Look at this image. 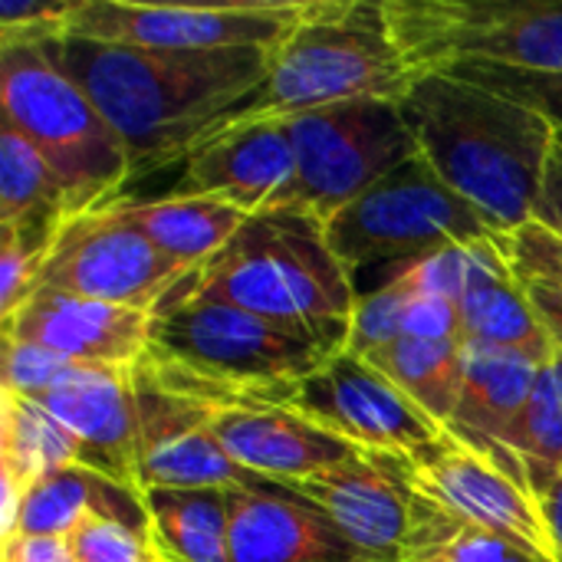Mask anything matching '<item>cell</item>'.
<instances>
[{
	"label": "cell",
	"instance_id": "6da1fadb",
	"mask_svg": "<svg viewBox=\"0 0 562 562\" xmlns=\"http://www.w3.org/2000/svg\"><path fill=\"white\" fill-rule=\"evenodd\" d=\"M46 46L119 132L135 178L188 158L263 86L273 56V49L171 53L79 36Z\"/></svg>",
	"mask_w": 562,
	"mask_h": 562
},
{
	"label": "cell",
	"instance_id": "7a4b0ae2",
	"mask_svg": "<svg viewBox=\"0 0 562 562\" xmlns=\"http://www.w3.org/2000/svg\"><path fill=\"white\" fill-rule=\"evenodd\" d=\"M398 105L422 158L497 234L533 221L560 142L543 112L448 69L422 72Z\"/></svg>",
	"mask_w": 562,
	"mask_h": 562
},
{
	"label": "cell",
	"instance_id": "3957f363",
	"mask_svg": "<svg viewBox=\"0 0 562 562\" xmlns=\"http://www.w3.org/2000/svg\"><path fill=\"white\" fill-rule=\"evenodd\" d=\"M346 349L349 319H270L175 290L151 316L145 359L165 385L221 408L280 402L300 379Z\"/></svg>",
	"mask_w": 562,
	"mask_h": 562
},
{
	"label": "cell",
	"instance_id": "277c9868",
	"mask_svg": "<svg viewBox=\"0 0 562 562\" xmlns=\"http://www.w3.org/2000/svg\"><path fill=\"white\" fill-rule=\"evenodd\" d=\"M418 76L392 33L385 3L319 0L273 49L263 86L227 122L290 119L362 99L398 102Z\"/></svg>",
	"mask_w": 562,
	"mask_h": 562
},
{
	"label": "cell",
	"instance_id": "5b68a950",
	"mask_svg": "<svg viewBox=\"0 0 562 562\" xmlns=\"http://www.w3.org/2000/svg\"><path fill=\"white\" fill-rule=\"evenodd\" d=\"M178 293L293 323L349 319L359 300L352 273L326 240V224L296 211L250 214L217 257L184 277Z\"/></svg>",
	"mask_w": 562,
	"mask_h": 562
},
{
	"label": "cell",
	"instance_id": "8992f818",
	"mask_svg": "<svg viewBox=\"0 0 562 562\" xmlns=\"http://www.w3.org/2000/svg\"><path fill=\"white\" fill-rule=\"evenodd\" d=\"M3 122H10L59 178L69 217L115 204L122 184L135 178L132 158L89 99V92L56 63L49 46L0 49Z\"/></svg>",
	"mask_w": 562,
	"mask_h": 562
},
{
	"label": "cell",
	"instance_id": "52a82bcc",
	"mask_svg": "<svg viewBox=\"0 0 562 562\" xmlns=\"http://www.w3.org/2000/svg\"><path fill=\"white\" fill-rule=\"evenodd\" d=\"M385 13L418 72L494 63L562 76V0H385Z\"/></svg>",
	"mask_w": 562,
	"mask_h": 562
},
{
	"label": "cell",
	"instance_id": "ba28073f",
	"mask_svg": "<svg viewBox=\"0 0 562 562\" xmlns=\"http://www.w3.org/2000/svg\"><path fill=\"white\" fill-rule=\"evenodd\" d=\"M296 178L277 211L333 221L385 175L422 155L392 99H362L290 115Z\"/></svg>",
	"mask_w": 562,
	"mask_h": 562
},
{
	"label": "cell",
	"instance_id": "9c48e42d",
	"mask_svg": "<svg viewBox=\"0 0 562 562\" xmlns=\"http://www.w3.org/2000/svg\"><path fill=\"white\" fill-rule=\"evenodd\" d=\"M487 237L501 234L422 155L408 158L326 221V240L349 273L375 263L398 267L438 247Z\"/></svg>",
	"mask_w": 562,
	"mask_h": 562
},
{
	"label": "cell",
	"instance_id": "30bf717a",
	"mask_svg": "<svg viewBox=\"0 0 562 562\" xmlns=\"http://www.w3.org/2000/svg\"><path fill=\"white\" fill-rule=\"evenodd\" d=\"M283 487L313 501L362 553L379 562H435L464 530V524L405 477L398 454L366 451L342 468Z\"/></svg>",
	"mask_w": 562,
	"mask_h": 562
},
{
	"label": "cell",
	"instance_id": "8fae6325",
	"mask_svg": "<svg viewBox=\"0 0 562 562\" xmlns=\"http://www.w3.org/2000/svg\"><path fill=\"white\" fill-rule=\"evenodd\" d=\"M319 0H260L224 7H171L128 0H76L66 36L171 53L277 49Z\"/></svg>",
	"mask_w": 562,
	"mask_h": 562
},
{
	"label": "cell",
	"instance_id": "7c38bea8",
	"mask_svg": "<svg viewBox=\"0 0 562 562\" xmlns=\"http://www.w3.org/2000/svg\"><path fill=\"white\" fill-rule=\"evenodd\" d=\"M188 273L128 224L119 204H109L66 217L33 293H66L155 313Z\"/></svg>",
	"mask_w": 562,
	"mask_h": 562
},
{
	"label": "cell",
	"instance_id": "4fadbf2b",
	"mask_svg": "<svg viewBox=\"0 0 562 562\" xmlns=\"http://www.w3.org/2000/svg\"><path fill=\"white\" fill-rule=\"evenodd\" d=\"M277 405L372 454H412L445 435L398 385L352 352L300 379Z\"/></svg>",
	"mask_w": 562,
	"mask_h": 562
},
{
	"label": "cell",
	"instance_id": "5bb4252c",
	"mask_svg": "<svg viewBox=\"0 0 562 562\" xmlns=\"http://www.w3.org/2000/svg\"><path fill=\"white\" fill-rule=\"evenodd\" d=\"M138 491L240 487L257 474L244 471L211 428L214 405L184 395L158 379L148 359L132 366Z\"/></svg>",
	"mask_w": 562,
	"mask_h": 562
},
{
	"label": "cell",
	"instance_id": "9a60e30c",
	"mask_svg": "<svg viewBox=\"0 0 562 562\" xmlns=\"http://www.w3.org/2000/svg\"><path fill=\"white\" fill-rule=\"evenodd\" d=\"M398 461L405 477L458 524L507 537L557 560L553 537L527 481L507 474L448 431L412 454H398Z\"/></svg>",
	"mask_w": 562,
	"mask_h": 562
},
{
	"label": "cell",
	"instance_id": "2e32d148",
	"mask_svg": "<svg viewBox=\"0 0 562 562\" xmlns=\"http://www.w3.org/2000/svg\"><path fill=\"white\" fill-rule=\"evenodd\" d=\"M296 178V151L286 119L227 122L188 158L178 194H214L247 214L277 211Z\"/></svg>",
	"mask_w": 562,
	"mask_h": 562
},
{
	"label": "cell",
	"instance_id": "e0dca14e",
	"mask_svg": "<svg viewBox=\"0 0 562 562\" xmlns=\"http://www.w3.org/2000/svg\"><path fill=\"white\" fill-rule=\"evenodd\" d=\"M234 562H379L362 553L313 501L254 477L227 487Z\"/></svg>",
	"mask_w": 562,
	"mask_h": 562
},
{
	"label": "cell",
	"instance_id": "ac0fdd59",
	"mask_svg": "<svg viewBox=\"0 0 562 562\" xmlns=\"http://www.w3.org/2000/svg\"><path fill=\"white\" fill-rule=\"evenodd\" d=\"M148 310L79 300L66 293H33L10 319L3 339L40 346L69 362L89 366H138L151 342Z\"/></svg>",
	"mask_w": 562,
	"mask_h": 562
},
{
	"label": "cell",
	"instance_id": "d6986e66",
	"mask_svg": "<svg viewBox=\"0 0 562 562\" xmlns=\"http://www.w3.org/2000/svg\"><path fill=\"white\" fill-rule=\"evenodd\" d=\"M211 428L244 471L277 484H296L366 454L277 402L221 405L211 415Z\"/></svg>",
	"mask_w": 562,
	"mask_h": 562
},
{
	"label": "cell",
	"instance_id": "ffe728a7",
	"mask_svg": "<svg viewBox=\"0 0 562 562\" xmlns=\"http://www.w3.org/2000/svg\"><path fill=\"white\" fill-rule=\"evenodd\" d=\"M36 405L72 431L86 468L138 487L132 369L76 362Z\"/></svg>",
	"mask_w": 562,
	"mask_h": 562
},
{
	"label": "cell",
	"instance_id": "44dd1931",
	"mask_svg": "<svg viewBox=\"0 0 562 562\" xmlns=\"http://www.w3.org/2000/svg\"><path fill=\"white\" fill-rule=\"evenodd\" d=\"M540 369V362L520 352L464 342V385L454 418L445 431L504 468L507 474L527 481V471L514 454V431L530 402Z\"/></svg>",
	"mask_w": 562,
	"mask_h": 562
},
{
	"label": "cell",
	"instance_id": "7402d4cb",
	"mask_svg": "<svg viewBox=\"0 0 562 562\" xmlns=\"http://www.w3.org/2000/svg\"><path fill=\"white\" fill-rule=\"evenodd\" d=\"M458 306L464 342L510 349L540 366L557 359V346L537 319L527 286L514 273L497 237L474 244V270Z\"/></svg>",
	"mask_w": 562,
	"mask_h": 562
},
{
	"label": "cell",
	"instance_id": "603a6c76",
	"mask_svg": "<svg viewBox=\"0 0 562 562\" xmlns=\"http://www.w3.org/2000/svg\"><path fill=\"white\" fill-rule=\"evenodd\" d=\"M86 517L115 520L148 533V507L138 487L112 481L95 468L69 464L30 484L10 537H69Z\"/></svg>",
	"mask_w": 562,
	"mask_h": 562
},
{
	"label": "cell",
	"instance_id": "cb8c5ba5",
	"mask_svg": "<svg viewBox=\"0 0 562 562\" xmlns=\"http://www.w3.org/2000/svg\"><path fill=\"white\" fill-rule=\"evenodd\" d=\"M122 217L135 224L161 254L191 273L217 257L247 224V211L214 194H168L158 201H115Z\"/></svg>",
	"mask_w": 562,
	"mask_h": 562
},
{
	"label": "cell",
	"instance_id": "d4e9b609",
	"mask_svg": "<svg viewBox=\"0 0 562 562\" xmlns=\"http://www.w3.org/2000/svg\"><path fill=\"white\" fill-rule=\"evenodd\" d=\"M0 454H3V537H10L16 507L30 491V484L49 471L82 464V445L43 405L3 392Z\"/></svg>",
	"mask_w": 562,
	"mask_h": 562
},
{
	"label": "cell",
	"instance_id": "484cf974",
	"mask_svg": "<svg viewBox=\"0 0 562 562\" xmlns=\"http://www.w3.org/2000/svg\"><path fill=\"white\" fill-rule=\"evenodd\" d=\"M158 562H234L227 491H145Z\"/></svg>",
	"mask_w": 562,
	"mask_h": 562
},
{
	"label": "cell",
	"instance_id": "4316f807",
	"mask_svg": "<svg viewBox=\"0 0 562 562\" xmlns=\"http://www.w3.org/2000/svg\"><path fill=\"white\" fill-rule=\"evenodd\" d=\"M392 385H398L431 422L451 425L464 385V342H422L398 336L366 356Z\"/></svg>",
	"mask_w": 562,
	"mask_h": 562
},
{
	"label": "cell",
	"instance_id": "83f0119b",
	"mask_svg": "<svg viewBox=\"0 0 562 562\" xmlns=\"http://www.w3.org/2000/svg\"><path fill=\"white\" fill-rule=\"evenodd\" d=\"M69 201L43 155L10 125H0V227L59 231Z\"/></svg>",
	"mask_w": 562,
	"mask_h": 562
},
{
	"label": "cell",
	"instance_id": "f1b7e54d",
	"mask_svg": "<svg viewBox=\"0 0 562 562\" xmlns=\"http://www.w3.org/2000/svg\"><path fill=\"white\" fill-rule=\"evenodd\" d=\"M514 454L527 471L533 497L562 474V356L547 362L537 375L514 431Z\"/></svg>",
	"mask_w": 562,
	"mask_h": 562
},
{
	"label": "cell",
	"instance_id": "f546056e",
	"mask_svg": "<svg viewBox=\"0 0 562 562\" xmlns=\"http://www.w3.org/2000/svg\"><path fill=\"white\" fill-rule=\"evenodd\" d=\"M59 231L0 227V316L10 319L33 293Z\"/></svg>",
	"mask_w": 562,
	"mask_h": 562
},
{
	"label": "cell",
	"instance_id": "4dcf8cb0",
	"mask_svg": "<svg viewBox=\"0 0 562 562\" xmlns=\"http://www.w3.org/2000/svg\"><path fill=\"white\" fill-rule=\"evenodd\" d=\"M448 72L461 79H474L494 92H504L537 112H543L562 138V76L553 72H527V69H510V66H494V63H454L445 66Z\"/></svg>",
	"mask_w": 562,
	"mask_h": 562
},
{
	"label": "cell",
	"instance_id": "1f68e13d",
	"mask_svg": "<svg viewBox=\"0 0 562 562\" xmlns=\"http://www.w3.org/2000/svg\"><path fill=\"white\" fill-rule=\"evenodd\" d=\"M408 300L412 296L392 280H385L375 293L359 296L356 310L349 316V349L346 352L366 359L369 352L395 342L402 336V316H405Z\"/></svg>",
	"mask_w": 562,
	"mask_h": 562
},
{
	"label": "cell",
	"instance_id": "d6a6232c",
	"mask_svg": "<svg viewBox=\"0 0 562 562\" xmlns=\"http://www.w3.org/2000/svg\"><path fill=\"white\" fill-rule=\"evenodd\" d=\"M66 543L72 562H158L148 533L102 517H86Z\"/></svg>",
	"mask_w": 562,
	"mask_h": 562
},
{
	"label": "cell",
	"instance_id": "836d02e7",
	"mask_svg": "<svg viewBox=\"0 0 562 562\" xmlns=\"http://www.w3.org/2000/svg\"><path fill=\"white\" fill-rule=\"evenodd\" d=\"M76 0H0V49L43 46L66 36Z\"/></svg>",
	"mask_w": 562,
	"mask_h": 562
},
{
	"label": "cell",
	"instance_id": "e575fe53",
	"mask_svg": "<svg viewBox=\"0 0 562 562\" xmlns=\"http://www.w3.org/2000/svg\"><path fill=\"white\" fill-rule=\"evenodd\" d=\"M72 366L76 362L40 346L3 339V392H13L26 402H40Z\"/></svg>",
	"mask_w": 562,
	"mask_h": 562
},
{
	"label": "cell",
	"instance_id": "d590c367",
	"mask_svg": "<svg viewBox=\"0 0 562 562\" xmlns=\"http://www.w3.org/2000/svg\"><path fill=\"white\" fill-rule=\"evenodd\" d=\"M520 280H543L562 290V237L530 221L514 234L497 237Z\"/></svg>",
	"mask_w": 562,
	"mask_h": 562
},
{
	"label": "cell",
	"instance_id": "8d00e7d4",
	"mask_svg": "<svg viewBox=\"0 0 562 562\" xmlns=\"http://www.w3.org/2000/svg\"><path fill=\"white\" fill-rule=\"evenodd\" d=\"M402 336L422 342H464L461 306L445 296H412L402 316Z\"/></svg>",
	"mask_w": 562,
	"mask_h": 562
},
{
	"label": "cell",
	"instance_id": "74e56055",
	"mask_svg": "<svg viewBox=\"0 0 562 562\" xmlns=\"http://www.w3.org/2000/svg\"><path fill=\"white\" fill-rule=\"evenodd\" d=\"M435 562H557L550 557H540L507 537L477 530V527H464L438 557Z\"/></svg>",
	"mask_w": 562,
	"mask_h": 562
},
{
	"label": "cell",
	"instance_id": "f35d334b",
	"mask_svg": "<svg viewBox=\"0 0 562 562\" xmlns=\"http://www.w3.org/2000/svg\"><path fill=\"white\" fill-rule=\"evenodd\" d=\"M3 562H72L66 537H3Z\"/></svg>",
	"mask_w": 562,
	"mask_h": 562
},
{
	"label": "cell",
	"instance_id": "ab89813d",
	"mask_svg": "<svg viewBox=\"0 0 562 562\" xmlns=\"http://www.w3.org/2000/svg\"><path fill=\"white\" fill-rule=\"evenodd\" d=\"M537 224L550 227L553 234L562 237V138L557 142L550 165H547V178H543V191H540V204L533 214Z\"/></svg>",
	"mask_w": 562,
	"mask_h": 562
},
{
	"label": "cell",
	"instance_id": "60d3db41",
	"mask_svg": "<svg viewBox=\"0 0 562 562\" xmlns=\"http://www.w3.org/2000/svg\"><path fill=\"white\" fill-rule=\"evenodd\" d=\"M524 286H527L537 319L543 323V329L550 333V339L557 346V356H562V290L553 283H543V280H524Z\"/></svg>",
	"mask_w": 562,
	"mask_h": 562
}]
</instances>
